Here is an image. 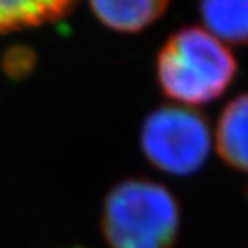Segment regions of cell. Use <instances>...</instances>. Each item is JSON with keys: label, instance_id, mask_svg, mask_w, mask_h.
<instances>
[{"label": "cell", "instance_id": "3", "mask_svg": "<svg viewBox=\"0 0 248 248\" xmlns=\"http://www.w3.org/2000/svg\"><path fill=\"white\" fill-rule=\"evenodd\" d=\"M142 150L147 160L163 172L190 176L205 165L211 134L198 113L179 107L153 111L142 127Z\"/></svg>", "mask_w": 248, "mask_h": 248}, {"label": "cell", "instance_id": "7", "mask_svg": "<svg viewBox=\"0 0 248 248\" xmlns=\"http://www.w3.org/2000/svg\"><path fill=\"white\" fill-rule=\"evenodd\" d=\"M202 15L221 42H248V0H202Z\"/></svg>", "mask_w": 248, "mask_h": 248}, {"label": "cell", "instance_id": "1", "mask_svg": "<svg viewBox=\"0 0 248 248\" xmlns=\"http://www.w3.org/2000/svg\"><path fill=\"white\" fill-rule=\"evenodd\" d=\"M102 231L110 248H172L179 239L181 206L158 182L121 181L103 202Z\"/></svg>", "mask_w": 248, "mask_h": 248}, {"label": "cell", "instance_id": "2", "mask_svg": "<svg viewBox=\"0 0 248 248\" xmlns=\"http://www.w3.org/2000/svg\"><path fill=\"white\" fill-rule=\"evenodd\" d=\"M235 74V60L219 39L200 28L176 32L158 57L161 89L174 100L200 105L215 100Z\"/></svg>", "mask_w": 248, "mask_h": 248}, {"label": "cell", "instance_id": "4", "mask_svg": "<svg viewBox=\"0 0 248 248\" xmlns=\"http://www.w3.org/2000/svg\"><path fill=\"white\" fill-rule=\"evenodd\" d=\"M216 148L227 165L248 174V93L237 97L222 111Z\"/></svg>", "mask_w": 248, "mask_h": 248}, {"label": "cell", "instance_id": "5", "mask_svg": "<svg viewBox=\"0 0 248 248\" xmlns=\"http://www.w3.org/2000/svg\"><path fill=\"white\" fill-rule=\"evenodd\" d=\"M95 16L113 31L137 32L166 12L170 0H89Z\"/></svg>", "mask_w": 248, "mask_h": 248}, {"label": "cell", "instance_id": "6", "mask_svg": "<svg viewBox=\"0 0 248 248\" xmlns=\"http://www.w3.org/2000/svg\"><path fill=\"white\" fill-rule=\"evenodd\" d=\"M76 0H0V34L42 26L69 12Z\"/></svg>", "mask_w": 248, "mask_h": 248}]
</instances>
